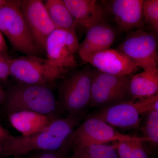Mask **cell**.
<instances>
[{"mask_svg": "<svg viewBox=\"0 0 158 158\" xmlns=\"http://www.w3.org/2000/svg\"><path fill=\"white\" fill-rule=\"evenodd\" d=\"M83 116L82 113L58 117L44 129L31 135H9L3 142L0 157L20 156L37 151L56 150L65 147Z\"/></svg>", "mask_w": 158, "mask_h": 158, "instance_id": "1", "label": "cell"}, {"mask_svg": "<svg viewBox=\"0 0 158 158\" xmlns=\"http://www.w3.org/2000/svg\"><path fill=\"white\" fill-rule=\"evenodd\" d=\"M6 92L5 103L8 114L30 111L58 117L59 105L47 86L19 84Z\"/></svg>", "mask_w": 158, "mask_h": 158, "instance_id": "2", "label": "cell"}, {"mask_svg": "<svg viewBox=\"0 0 158 158\" xmlns=\"http://www.w3.org/2000/svg\"><path fill=\"white\" fill-rule=\"evenodd\" d=\"M0 31L15 50L26 56H37L41 50L31 35L19 6V1L9 0L0 9Z\"/></svg>", "mask_w": 158, "mask_h": 158, "instance_id": "3", "label": "cell"}, {"mask_svg": "<svg viewBox=\"0 0 158 158\" xmlns=\"http://www.w3.org/2000/svg\"><path fill=\"white\" fill-rule=\"evenodd\" d=\"M152 110H158V94L105 107L92 116L113 127L132 129L140 126L144 114Z\"/></svg>", "mask_w": 158, "mask_h": 158, "instance_id": "4", "label": "cell"}, {"mask_svg": "<svg viewBox=\"0 0 158 158\" xmlns=\"http://www.w3.org/2000/svg\"><path fill=\"white\" fill-rule=\"evenodd\" d=\"M10 76L19 85L47 86L63 76L66 69L56 66L37 56H23L9 59Z\"/></svg>", "mask_w": 158, "mask_h": 158, "instance_id": "5", "label": "cell"}, {"mask_svg": "<svg viewBox=\"0 0 158 158\" xmlns=\"http://www.w3.org/2000/svg\"><path fill=\"white\" fill-rule=\"evenodd\" d=\"M128 76L93 72L90 105L104 108L131 99Z\"/></svg>", "mask_w": 158, "mask_h": 158, "instance_id": "6", "label": "cell"}, {"mask_svg": "<svg viewBox=\"0 0 158 158\" xmlns=\"http://www.w3.org/2000/svg\"><path fill=\"white\" fill-rule=\"evenodd\" d=\"M93 76V72L81 69L63 82L59 90V105L69 115L83 113L90 106Z\"/></svg>", "mask_w": 158, "mask_h": 158, "instance_id": "7", "label": "cell"}, {"mask_svg": "<svg viewBox=\"0 0 158 158\" xmlns=\"http://www.w3.org/2000/svg\"><path fill=\"white\" fill-rule=\"evenodd\" d=\"M157 45L155 34L138 29L130 31L117 50L146 70L157 68Z\"/></svg>", "mask_w": 158, "mask_h": 158, "instance_id": "8", "label": "cell"}, {"mask_svg": "<svg viewBox=\"0 0 158 158\" xmlns=\"http://www.w3.org/2000/svg\"><path fill=\"white\" fill-rule=\"evenodd\" d=\"M137 138L122 134L101 119L92 116L75 129L66 144L71 148L79 145L107 144Z\"/></svg>", "mask_w": 158, "mask_h": 158, "instance_id": "9", "label": "cell"}, {"mask_svg": "<svg viewBox=\"0 0 158 158\" xmlns=\"http://www.w3.org/2000/svg\"><path fill=\"white\" fill-rule=\"evenodd\" d=\"M79 44L75 30L56 29L45 42L47 59L58 67L74 68L77 65L75 54L78 52Z\"/></svg>", "mask_w": 158, "mask_h": 158, "instance_id": "10", "label": "cell"}, {"mask_svg": "<svg viewBox=\"0 0 158 158\" xmlns=\"http://www.w3.org/2000/svg\"><path fill=\"white\" fill-rule=\"evenodd\" d=\"M20 9L34 41L41 51L46 40L56 28L40 0L19 1Z\"/></svg>", "mask_w": 158, "mask_h": 158, "instance_id": "11", "label": "cell"}, {"mask_svg": "<svg viewBox=\"0 0 158 158\" xmlns=\"http://www.w3.org/2000/svg\"><path fill=\"white\" fill-rule=\"evenodd\" d=\"M81 59L93 65L99 71L113 75L129 76L138 67L123 53L113 49L91 54Z\"/></svg>", "mask_w": 158, "mask_h": 158, "instance_id": "12", "label": "cell"}, {"mask_svg": "<svg viewBox=\"0 0 158 158\" xmlns=\"http://www.w3.org/2000/svg\"><path fill=\"white\" fill-rule=\"evenodd\" d=\"M144 0H113L110 8L118 28L123 32L140 29L144 25Z\"/></svg>", "mask_w": 158, "mask_h": 158, "instance_id": "13", "label": "cell"}, {"mask_svg": "<svg viewBox=\"0 0 158 158\" xmlns=\"http://www.w3.org/2000/svg\"><path fill=\"white\" fill-rule=\"evenodd\" d=\"M67 9L79 25L88 29L104 23V9L96 0H63Z\"/></svg>", "mask_w": 158, "mask_h": 158, "instance_id": "14", "label": "cell"}, {"mask_svg": "<svg viewBox=\"0 0 158 158\" xmlns=\"http://www.w3.org/2000/svg\"><path fill=\"white\" fill-rule=\"evenodd\" d=\"M116 38L113 28L105 23L87 31L84 40L79 44L78 54L81 59L91 54L110 48Z\"/></svg>", "mask_w": 158, "mask_h": 158, "instance_id": "15", "label": "cell"}, {"mask_svg": "<svg viewBox=\"0 0 158 158\" xmlns=\"http://www.w3.org/2000/svg\"><path fill=\"white\" fill-rule=\"evenodd\" d=\"M11 126L21 134L29 136L40 131L58 117L30 111H21L8 114Z\"/></svg>", "mask_w": 158, "mask_h": 158, "instance_id": "16", "label": "cell"}, {"mask_svg": "<svg viewBox=\"0 0 158 158\" xmlns=\"http://www.w3.org/2000/svg\"><path fill=\"white\" fill-rule=\"evenodd\" d=\"M130 91L131 99L145 98L158 94V69L144 70L132 77Z\"/></svg>", "mask_w": 158, "mask_h": 158, "instance_id": "17", "label": "cell"}, {"mask_svg": "<svg viewBox=\"0 0 158 158\" xmlns=\"http://www.w3.org/2000/svg\"><path fill=\"white\" fill-rule=\"evenodd\" d=\"M44 4L56 28L75 30L76 23L63 0H48Z\"/></svg>", "mask_w": 158, "mask_h": 158, "instance_id": "18", "label": "cell"}, {"mask_svg": "<svg viewBox=\"0 0 158 158\" xmlns=\"http://www.w3.org/2000/svg\"><path fill=\"white\" fill-rule=\"evenodd\" d=\"M69 158H119L113 144H88L72 148Z\"/></svg>", "mask_w": 158, "mask_h": 158, "instance_id": "19", "label": "cell"}, {"mask_svg": "<svg viewBox=\"0 0 158 158\" xmlns=\"http://www.w3.org/2000/svg\"><path fill=\"white\" fill-rule=\"evenodd\" d=\"M148 140L144 137L128 141L114 142L113 144L116 148L119 158H148L143 146V142Z\"/></svg>", "mask_w": 158, "mask_h": 158, "instance_id": "20", "label": "cell"}, {"mask_svg": "<svg viewBox=\"0 0 158 158\" xmlns=\"http://www.w3.org/2000/svg\"><path fill=\"white\" fill-rule=\"evenodd\" d=\"M141 131L143 137L153 147L158 145V110H152L144 114Z\"/></svg>", "mask_w": 158, "mask_h": 158, "instance_id": "21", "label": "cell"}, {"mask_svg": "<svg viewBox=\"0 0 158 158\" xmlns=\"http://www.w3.org/2000/svg\"><path fill=\"white\" fill-rule=\"evenodd\" d=\"M144 24H147L155 34L158 33V1L146 0L143 6Z\"/></svg>", "mask_w": 158, "mask_h": 158, "instance_id": "22", "label": "cell"}, {"mask_svg": "<svg viewBox=\"0 0 158 158\" xmlns=\"http://www.w3.org/2000/svg\"><path fill=\"white\" fill-rule=\"evenodd\" d=\"M69 150L66 147L56 150H42L33 152L28 154L27 158H67Z\"/></svg>", "mask_w": 158, "mask_h": 158, "instance_id": "23", "label": "cell"}, {"mask_svg": "<svg viewBox=\"0 0 158 158\" xmlns=\"http://www.w3.org/2000/svg\"><path fill=\"white\" fill-rule=\"evenodd\" d=\"M9 59L4 56L0 59V81H6L10 76Z\"/></svg>", "mask_w": 158, "mask_h": 158, "instance_id": "24", "label": "cell"}, {"mask_svg": "<svg viewBox=\"0 0 158 158\" xmlns=\"http://www.w3.org/2000/svg\"><path fill=\"white\" fill-rule=\"evenodd\" d=\"M10 135L9 131L0 125V142L2 144L3 142L7 137Z\"/></svg>", "mask_w": 158, "mask_h": 158, "instance_id": "25", "label": "cell"}, {"mask_svg": "<svg viewBox=\"0 0 158 158\" xmlns=\"http://www.w3.org/2000/svg\"><path fill=\"white\" fill-rule=\"evenodd\" d=\"M7 49V45L2 34L0 31V53L6 51Z\"/></svg>", "mask_w": 158, "mask_h": 158, "instance_id": "26", "label": "cell"}, {"mask_svg": "<svg viewBox=\"0 0 158 158\" xmlns=\"http://www.w3.org/2000/svg\"><path fill=\"white\" fill-rule=\"evenodd\" d=\"M6 92L0 87V105L2 104L6 101Z\"/></svg>", "mask_w": 158, "mask_h": 158, "instance_id": "27", "label": "cell"}, {"mask_svg": "<svg viewBox=\"0 0 158 158\" xmlns=\"http://www.w3.org/2000/svg\"><path fill=\"white\" fill-rule=\"evenodd\" d=\"M9 0H0V9L8 4Z\"/></svg>", "mask_w": 158, "mask_h": 158, "instance_id": "28", "label": "cell"}, {"mask_svg": "<svg viewBox=\"0 0 158 158\" xmlns=\"http://www.w3.org/2000/svg\"><path fill=\"white\" fill-rule=\"evenodd\" d=\"M2 144L0 142V155H1V153H2Z\"/></svg>", "mask_w": 158, "mask_h": 158, "instance_id": "29", "label": "cell"}, {"mask_svg": "<svg viewBox=\"0 0 158 158\" xmlns=\"http://www.w3.org/2000/svg\"><path fill=\"white\" fill-rule=\"evenodd\" d=\"M4 56H3L2 54L0 53V59H2V58H3Z\"/></svg>", "mask_w": 158, "mask_h": 158, "instance_id": "30", "label": "cell"}, {"mask_svg": "<svg viewBox=\"0 0 158 158\" xmlns=\"http://www.w3.org/2000/svg\"><path fill=\"white\" fill-rule=\"evenodd\" d=\"M0 87H1V86H0Z\"/></svg>", "mask_w": 158, "mask_h": 158, "instance_id": "31", "label": "cell"}]
</instances>
